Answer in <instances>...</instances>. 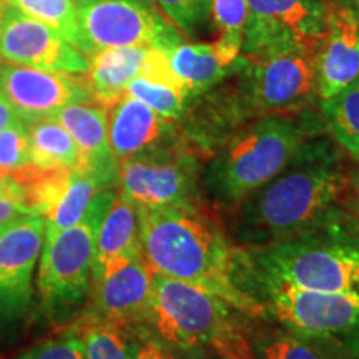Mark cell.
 <instances>
[{
    "mask_svg": "<svg viewBox=\"0 0 359 359\" xmlns=\"http://www.w3.org/2000/svg\"><path fill=\"white\" fill-rule=\"evenodd\" d=\"M321 115H262L241 125L201 168L205 205L219 218L275 178L316 133H325Z\"/></svg>",
    "mask_w": 359,
    "mask_h": 359,
    "instance_id": "cell-3",
    "label": "cell"
},
{
    "mask_svg": "<svg viewBox=\"0 0 359 359\" xmlns=\"http://www.w3.org/2000/svg\"><path fill=\"white\" fill-rule=\"evenodd\" d=\"M6 13H7V4L4 2V0H0V32H2L4 20H6Z\"/></svg>",
    "mask_w": 359,
    "mask_h": 359,
    "instance_id": "cell-37",
    "label": "cell"
},
{
    "mask_svg": "<svg viewBox=\"0 0 359 359\" xmlns=\"http://www.w3.org/2000/svg\"><path fill=\"white\" fill-rule=\"evenodd\" d=\"M116 195L115 187L103 188L79 223L43 240L37 286L48 308H75L88 298L98 230Z\"/></svg>",
    "mask_w": 359,
    "mask_h": 359,
    "instance_id": "cell-7",
    "label": "cell"
},
{
    "mask_svg": "<svg viewBox=\"0 0 359 359\" xmlns=\"http://www.w3.org/2000/svg\"><path fill=\"white\" fill-rule=\"evenodd\" d=\"M348 161L326 132L309 137L275 178L219 218L231 243L241 250L266 248L334 217L341 212Z\"/></svg>",
    "mask_w": 359,
    "mask_h": 359,
    "instance_id": "cell-1",
    "label": "cell"
},
{
    "mask_svg": "<svg viewBox=\"0 0 359 359\" xmlns=\"http://www.w3.org/2000/svg\"><path fill=\"white\" fill-rule=\"evenodd\" d=\"M128 359H180L178 353L163 343L150 327H135L130 338Z\"/></svg>",
    "mask_w": 359,
    "mask_h": 359,
    "instance_id": "cell-34",
    "label": "cell"
},
{
    "mask_svg": "<svg viewBox=\"0 0 359 359\" xmlns=\"http://www.w3.org/2000/svg\"><path fill=\"white\" fill-rule=\"evenodd\" d=\"M248 19L241 55L294 47L316 48L327 29V0H246Z\"/></svg>",
    "mask_w": 359,
    "mask_h": 359,
    "instance_id": "cell-11",
    "label": "cell"
},
{
    "mask_svg": "<svg viewBox=\"0 0 359 359\" xmlns=\"http://www.w3.org/2000/svg\"><path fill=\"white\" fill-rule=\"evenodd\" d=\"M0 58L34 69L82 75L88 70V57L43 22L7 6L0 32Z\"/></svg>",
    "mask_w": 359,
    "mask_h": 359,
    "instance_id": "cell-13",
    "label": "cell"
},
{
    "mask_svg": "<svg viewBox=\"0 0 359 359\" xmlns=\"http://www.w3.org/2000/svg\"><path fill=\"white\" fill-rule=\"evenodd\" d=\"M0 93L27 127L53 118L70 103L93 102L83 74L80 77L77 74L34 69L11 62L0 65Z\"/></svg>",
    "mask_w": 359,
    "mask_h": 359,
    "instance_id": "cell-12",
    "label": "cell"
},
{
    "mask_svg": "<svg viewBox=\"0 0 359 359\" xmlns=\"http://www.w3.org/2000/svg\"><path fill=\"white\" fill-rule=\"evenodd\" d=\"M142 255L138 206L118 191L110 210L102 219L97 236L92 283L110 275Z\"/></svg>",
    "mask_w": 359,
    "mask_h": 359,
    "instance_id": "cell-20",
    "label": "cell"
},
{
    "mask_svg": "<svg viewBox=\"0 0 359 359\" xmlns=\"http://www.w3.org/2000/svg\"><path fill=\"white\" fill-rule=\"evenodd\" d=\"M43 235L45 218L39 215L0 230V321L13 320L29 304Z\"/></svg>",
    "mask_w": 359,
    "mask_h": 359,
    "instance_id": "cell-15",
    "label": "cell"
},
{
    "mask_svg": "<svg viewBox=\"0 0 359 359\" xmlns=\"http://www.w3.org/2000/svg\"><path fill=\"white\" fill-rule=\"evenodd\" d=\"M163 52L177 77L190 90L191 100L231 77L241 57L240 47L219 39L213 43H188L180 40L172 47L163 48Z\"/></svg>",
    "mask_w": 359,
    "mask_h": 359,
    "instance_id": "cell-19",
    "label": "cell"
},
{
    "mask_svg": "<svg viewBox=\"0 0 359 359\" xmlns=\"http://www.w3.org/2000/svg\"><path fill=\"white\" fill-rule=\"evenodd\" d=\"M30 163L29 127L19 122L0 130V170L12 172Z\"/></svg>",
    "mask_w": 359,
    "mask_h": 359,
    "instance_id": "cell-31",
    "label": "cell"
},
{
    "mask_svg": "<svg viewBox=\"0 0 359 359\" xmlns=\"http://www.w3.org/2000/svg\"><path fill=\"white\" fill-rule=\"evenodd\" d=\"M29 138L30 163L42 168H79V148L72 135L55 118L29 125Z\"/></svg>",
    "mask_w": 359,
    "mask_h": 359,
    "instance_id": "cell-25",
    "label": "cell"
},
{
    "mask_svg": "<svg viewBox=\"0 0 359 359\" xmlns=\"http://www.w3.org/2000/svg\"><path fill=\"white\" fill-rule=\"evenodd\" d=\"M238 281L250 296L262 285L359 294V222L341 210L291 240L238 248Z\"/></svg>",
    "mask_w": 359,
    "mask_h": 359,
    "instance_id": "cell-4",
    "label": "cell"
},
{
    "mask_svg": "<svg viewBox=\"0 0 359 359\" xmlns=\"http://www.w3.org/2000/svg\"><path fill=\"white\" fill-rule=\"evenodd\" d=\"M320 114L326 133L349 160L359 163V77L338 95L320 100Z\"/></svg>",
    "mask_w": 359,
    "mask_h": 359,
    "instance_id": "cell-24",
    "label": "cell"
},
{
    "mask_svg": "<svg viewBox=\"0 0 359 359\" xmlns=\"http://www.w3.org/2000/svg\"><path fill=\"white\" fill-rule=\"evenodd\" d=\"M85 359H128L132 331L116 323L83 314L75 325Z\"/></svg>",
    "mask_w": 359,
    "mask_h": 359,
    "instance_id": "cell-26",
    "label": "cell"
},
{
    "mask_svg": "<svg viewBox=\"0 0 359 359\" xmlns=\"http://www.w3.org/2000/svg\"><path fill=\"white\" fill-rule=\"evenodd\" d=\"M29 217H35V213L27 208L19 183L11 172L0 170V230Z\"/></svg>",
    "mask_w": 359,
    "mask_h": 359,
    "instance_id": "cell-33",
    "label": "cell"
},
{
    "mask_svg": "<svg viewBox=\"0 0 359 359\" xmlns=\"http://www.w3.org/2000/svg\"><path fill=\"white\" fill-rule=\"evenodd\" d=\"M250 339L255 359H339L269 318L251 321Z\"/></svg>",
    "mask_w": 359,
    "mask_h": 359,
    "instance_id": "cell-23",
    "label": "cell"
},
{
    "mask_svg": "<svg viewBox=\"0 0 359 359\" xmlns=\"http://www.w3.org/2000/svg\"><path fill=\"white\" fill-rule=\"evenodd\" d=\"M316 48L294 47L240 57L233 77L253 118L262 115H296L311 109L318 98Z\"/></svg>",
    "mask_w": 359,
    "mask_h": 359,
    "instance_id": "cell-8",
    "label": "cell"
},
{
    "mask_svg": "<svg viewBox=\"0 0 359 359\" xmlns=\"http://www.w3.org/2000/svg\"><path fill=\"white\" fill-rule=\"evenodd\" d=\"M177 135V122L156 114L128 93L109 109V140L118 163L173 140Z\"/></svg>",
    "mask_w": 359,
    "mask_h": 359,
    "instance_id": "cell-17",
    "label": "cell"
},
{
    "mask_svg": "<svg viewBox=\"0 0 359 359\" xmlns=\"http://www.w3.org/2000/svg\"><path fill=\"white\" fill-rule=\"evenodd\" d=\"M125 93L147 103L156 114H160L168 120H173V122H178L182 118L188 103L191 102L190 92L185 87H182V85L148 79L143 77V75H137L128 83Z\"/></svg>",
    "mask_w": 359,
    "mask_h": 359,
    "instance_id": "cell-27",
    "label": "cell"
},
{
    "mask_svg": "<svg viewBox=\"0 0 359 359\" xmlns=\"http://www.w3.org/2000/svg\"><path fill=\"white\" fill-rule=\"evenodd\" d=\"M210 13L219 29V40L241 48L248 19L246 0H210Z\"/></svg>",
    "mask_w": 359,
    "mask_h": 359,
    "instance_id": "cell-29",
    "label": "cell"
},
{
    "mask_svg": "<svg viewBox=\"0 0 359 359\" xmlns=\"http://www.w3.org/2000/svg\"><path fill=\"white\" fill-rule=\"evenodd\" d=\"M142 258L155 275L219 296L251 320H266L262 302L238 281V246L206 205L138 206Z\"/></svg>",
    "mask_w": 359,
    "mask_h": 359,
    "instance_id": "cell-2",
    "label": "cell"
},
{
    "mask_svg": "<svg viewBox=\"0 0 359 359\" xmlns=\"http://www.w3.org/2000/svg\"><path fill=\"white\" fill-rule=\"evenodd\" d=\"M4 2L24 15L52 27L67 42L77 48L79 24L75 0H4Z\"/></svg>",
    "mask_w": 359,
    "mask_h": 359,
    "instance_id": "cell-28",
    "label": "cell"
},
{
    "mask_svg": "<svg viewBox=\"0 0 359 359\" xmlns=\"http://www.w3.org/2000/svg\"><path fill=\"white\" fill-rule=\"evenodd\" d=\"M327 2V29L314 55L320 100L338 95L359 77V0Z\"/></svg>",
    "mask_w": 359,
    "mask_h": 359,
    "instance_id": "cell-16",
    "label": "cell"
},
{
    "mask_svg": "<svg viewBox=\"0 0 359 359\" xmlns=\"http://www.w3.org/2000/svg\"><path fill=\"white\" fill-rule=\"evenodd\" d=\"M13 359H85L83 343L77 327H67L62 333L32 344Z\"/></svg>",
    "mask_w": 359,
    "mask_h": 359,
    "instance_id": "cell-30",
    "label": "cell"
},
{
    "mask_svg": "<svg viewBox=\"0 0 359 359\" xmlns=\"http://www.w3.org/2000/svg\"><path fill=\"white\" fill-rule=\"evenodd\" d=\"M198 359H226V358H222V356H203V358H198Z\"/></svg>",
    "mask_w": 359,
    "mask_h": 359,
    "instance_id": "cell-38",
    "label": "cell"
},
{
    "mask_svg": "<svg viewBox=\"0 0 359 359\" xmlns=\"http://www.w3.org/2000/svg\"><path fill=\"white\" fill-rule=\"evenodd\" d=\"M155 273L137 257L90 286V306L85 314L116 323L128 330L150 327Z\"/></svg>",
    "mask_w": 359,
    "mask_h": 359,
    "instance_id": "cell-14",
    "label": "cell"
},
{
    "mask_svg": "<svg viewBox=\"0 0 359 359\" xmlns=\"http://www.w3.org/2000/svg\"><path fill=\"white\" fill-rule=\"evenodd\" d=\"M251 296L269 320L339 359H359V294L321 293L285 285H262Z\"/></svg>",
    "mask_w": 359,
    "mask_h": 359,
    "instance_id": "cell-6",
    "label": "cell"
},
{
    "mask_svg": "<svg viewBox=\"0 0 359 359\" xmlns=\"http://www.w3.org/2000/svg\"><path fill=\"white\" fill-rule=\"evenodd\" d=\"M115 187L102 175L93 172L74 170L70 182L60 198L55 201L50 212L45 217V235L43 240L55 236L57 233L67 230L79 223L87 212L88 205L95 198V195L103 188Z\"/></svg>",
    "mask_w": 359,
    "mask_h": 359,
    "instance_id": "cell-22",
    "label": "cell"
},
{
    "mask_svg": "<svg viewBox=\"0 0 359 359\" xmlns=\"http://www.w3.org/2000/svg\"><path fill=\"white\" fill-rule=\"evenodd\" d=\"M154 4L183 34L195 32L210 15V0H154Z\"/></svg>",
    "mask_w": 359,
    "mask_h": 359,
    "instance_id": "cell-32",
    "label": "cell"
},
{
    "mask_svg": "<svg viewBox=\"0 0 359 359\" xmlns=\"http://www.w3.org/2000/svg\"><path fill=\"white\" fill-rule=\"evenodd\" d=\"M150 47L105 48L88 58V70L83 74L92 100L110 109L125 95L128 83L140 74Z\"/></svg>",
    "mask_w": 359,
    "mask_h": 359,
    "instance_id": "cell-21",
    "label": "cell"
},
{
    "mask_svg": "<svg viewBox=\"0 0 359 359\" xmlns=\"http://www.w3.org/2000/svg\"><path fill=\"white\" fill-rule=\"evenodd\" d=\"M339 206L344 213L359 222V163H354V161L353 165H349L346 178H344Z\"/></svg>",
    "mask_w": 359,
    "mask_h": 359,
    "instance_id": "cell-35",
    "label": "cell"
},
{
    "mask_svg": "<svg viewBox=\"0 0 359 359\" xmlns=\"http://www.w3.org/2000/svg\"><path fill=\"white\" fill-rule=\"evenodd\" d=\"M77 48L90 57L115 47L168 48L182 34L160 13L154 0H75Z\"/></svg>",
    "mask_w": 359,
    "mask_h": 359,
    "instance_id": "cell-9",
    "label": "cell"
},
{
    "mask_svg": "<svg viewBox=\"0 0 359 359\" xmlns=\"http://www.w3.org/2000/svg\"><path fill=\"white\" fill-rule=\"evenodd\" d=\"M72 135L79 148L77 170L102 175L118 183V161L111 154L109 140V109L95 102L70 103L53 116Z\"/></svg>",
    "mask_w": 359,
    "mask_h": 359,
    "instance_id": "cell-18",
    "label": "cell"
},
{
    "mask_svg": "<svg viewBox=\"0 0 359 359\" xmlns=\"http://www.w3.org/2000/svg\"><path fill=\"white\" fill-rule=\"evenodd\" d=\"M201 160L183 147L177 135L118 163L120 191L145 208L201 206Z\"/></svg>",
    "mask_w": 359,
    "mask_h": 359,
    "instance_id": "cell-10",
    "label": "cell"
},
{
    "mask_svg": "<svg viewBox=\"0 0 359 359\" xmlns=\"http://www.w3.org/2000/svg\"><path fill=\"white\" fill-rule=\"evenodd\" d=\"M19 122V116L11 107V103L6 100V97L0 93V130L7 128L8 125Z\"/></svg>",
    "mask_w": 359,
    "mask_h": 359,
    "instance_id": "cell-36",
    "label": "cell"
},
{
    "mask_svg": "<svg viewBox=\"0 0 359 359\" xmlns=\"http://www.w3.org/2000/svg\"><path fill=\"white\" fill-rule=\"evenodd\" d=\"M251 321L210 291L155 275L150 330L177 353L255 359Z\"/></svg>",
    "mask_w": 359,
    "mask_h": 359,
    "instance_id": "cell-5",
    "label": "cell"
}]
</instances>
